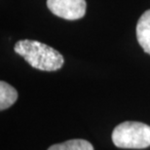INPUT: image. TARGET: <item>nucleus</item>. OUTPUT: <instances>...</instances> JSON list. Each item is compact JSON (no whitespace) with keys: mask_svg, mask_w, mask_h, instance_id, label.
Segmentation results:
<instances>
[{"mask_svg":"<svg viewBox=\"0 0 150 150\" xmlns=\"http://www.w3.org/2000/svg\"><path fill=\"white\" fill-rule=\"evenodd\" d=\"M14 51L22 56L32 67L43 71H56L64 65V59L54 48L34 40H20Z\"/></svg>","mask_w":150,"mask_h":150,"instance_id":"nucleus-1","label":"nucleus"},{"mask_svg":"<svg viewBox=\"0 0 150 150\" xmlns=\"http://www.w3.org/2000/svg\"><path fill=\"white\" fill-rule=\"evenodd\" d=\"M112 142L119 148L142 149L150 146V126L140 122H123L112 132Z\"/></svg>","mask_w":150,"mask_h":150,"instance_id":"nucleus-2","label":"nucleus"},{"mask_svg":"<svg viewBox=\"0 0 150 150\" xmlns=\"http://www.w3.org/2000/svg\"><path fill=\"white\" fill-rule=\"evenodd\" d=\"M47 7L57 17L75 21L85 16L87 4L85 0H47Z\"/></svg>","mask_w":150,"mask_h":150,"instance_id":"nucleus-3","label":"nucleus"},{"mask_svg":"<svg viewBox=\"0 0 150 150\" xmlns=\"http://www.w3.org/2000/svg\"><path fill=\"white\" fill-rule=\"evenodd\" d=\"M136 33L140 47L150 55V10L145 11L139 18L137 23Z\"/></svg>","mask_w":150,"mask_h":150,"instance_id":"nucleus-4","label":"nucleus"},{"mask_svg":"<svg viewBox=\"0 0 150 150\" xmlns=\"http://www.w3.org/2000/svg\"><path fill=\"white\" fill-rule=\"evenodd\" d=\"M18 98L17 90L8 83L0 82V110H5L16 103Z\"/></svg>","mask_w":150,"mask_h":150,"instance_id":"nucleus-5","label":"nucleus"},{"mask_svg":"<svg viewBox=\"0 0 150 150\" xmlns=\"http://www.w3.org/2000/svg\"><path fill=\"white\" fill-rule=\"evenodd\" d=\"M48 150H94V147L85 139H70L50 146Z\"/></svg>","mask_w":150,"mask_h":150,"instance_id":"nucleus-6","label":"nucleus"}]
</instances>
